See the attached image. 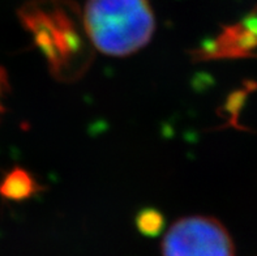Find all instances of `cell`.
<instances>
[{"instance_id":"cell-1","label":"cell","mask_w":257,"mask_h":256,"mask_svg":"<svg viewBox=\"0 0 257 256\" xmlns=\"http://www.w3.org/2000/svg\"><path fill=\"white\" fill-rule=\"evenodd\" d=\"M84 28L98 51L128 56L149 43L156 23L148 0H88Z\"/></svg>"},{"instance_id":"cell-2","label":"cell","mask_w":257,"mask_h":256,"mask_svg":"<svg viewBox=\"0 0 257 256\" xmlns=\"http://www.w3.org/2000/svg\"><path fill=\"white\" fill-rule=\"evenodd\" d=\"M163 256H235L226 227L213 217L191 216L178 220L163 238Z\"/></svg>"},{"instance_id":"cell-3","label":"cell","mask_w":257,"mask_h":256,"mask_svg":"<svg viewBox=\"0 0 257 256\" xmlns=\"http://www.w3.org/2000/svg\"><path fill=\"white\" fill-rule=\"evenodd\" d=\"M21 17L33 32L37 45L45 52L54 71L58 69L63 73L73 60L80 58L81 37L69 23V17L59 15L56 10L50 13L34 7L28 8Z\"/></svg>"},{"instance_id":"cell-4","label":"cell","mask_w":257,"mask_h":256,"mask_svg":"<svg viewBox=\"0 0 257 256\" xmlns=\"http://www.w3.org/2000/svg\"><path fill=\"white\" fill-rule=\"evenodd\" d=\"M39 191V185L29 172L16 167L8 173L0 186V194L10 200H25Z\"/></svg>"},{"instance_id":"cell-5","label":"cell","mask_w":257,"mask_h":256,"mask_svg":"<svg viewBox=\"0 0 257 256\" xmlns=\"http://www.w3.org/2000/svg\"><path fill=\"white\" fill-rule=\"evenodd\" d=\"M165 216L158 209L145 208L137 213L135 218L137 230L145 237H157L162 234L165 229Z\"/></svg>"},{"instance_id":"cell-6","label":"cell","mask_w":257,"mask_h":256,"mask_svg":"<svg viewBox=\"0 0 257 256\" xmlns=\"http://www.w3.org/2000/svg\"><path fill=\"white\" fill-rule=\"evenodd\" d=\"M7 88H8V84H7V76L4 73V71L0 68V113L3 111V97L4 93H6Z\"/></svg>"}]
</instances>
